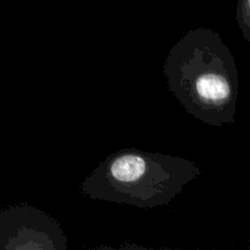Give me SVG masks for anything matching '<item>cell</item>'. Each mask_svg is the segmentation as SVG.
<instances>
[{"instance_id":"6da1fadb","label":"cell","mask_w":250,"mask_h":250,"mask_svg":"<svg viewBox=\"0 0 250 250\" xmlns=\"http://www.w3.org/2000/svg\"><path fill=\"white\" fill-rule=\"evenodd\" d=\"M146 171V161L138 155H124L114 161L111 173L117 181L132 182L142 177Z\"/></svg>"},{"instance_id":"7a4b0ae2","label":"cell","mask_w":250,"mask_h":250,"mask_svg":"<svg viewBox=\"0 0 250 250\" xmlns=\"http://www.w3.org/2000/svg\"><path fill=\"white\" fill-rule=\"evenodd\" d=\"M197 90L203 98L209 100H222L229 95V85L219 76H204L198 81Z\"/></svg>"}]
</instances>
